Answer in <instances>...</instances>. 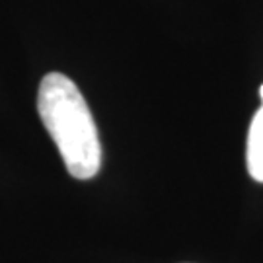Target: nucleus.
Instances as JSON below:
<instances>
[{"label": "nucleus", "mask_w": 263, "mask_h": 263, "mask_svg": "<svg viewBox=\"0 0 263 263\" xmlns=\"http://www.w3.org/2000/svg\"><path fill=\"white\" fill-rule=\"evenodd\" d=\"M246 162L250 176L263 183V104L252 119L250 133H248V151Z\"/></svg>", "instance_id": "obj_2"}, {"label": "nucleus", "mask_w": 263, "mask_h": 263, "mask_svg": "<svg viewBox=\"0 0 263 263\" xmlns=\"http://www.w3.org/2000/svg\"><path fill=\"white\" fill-rule=\"evenodd\" d=\"M259 96H261V104H263V84H261V88H259Z\"/></svg>", "instance_id": "obj_3"}, {"label": "nucleus", "mask_w": 263, "mask_h": 263, "mask_svg": "<svg viewBox=\"0 0 263 263\" xmlns=\"http://www.w3.org/2000/svg\"><path fill=\"white\" fill-rule=\"evenodd\" d=\"M37 113L63 156L68 174L90 179L102 166V144L92 111L78 86L61 72L43 76Z\"/></svg>", "instance_id": "obj_1"}]
</instances>
